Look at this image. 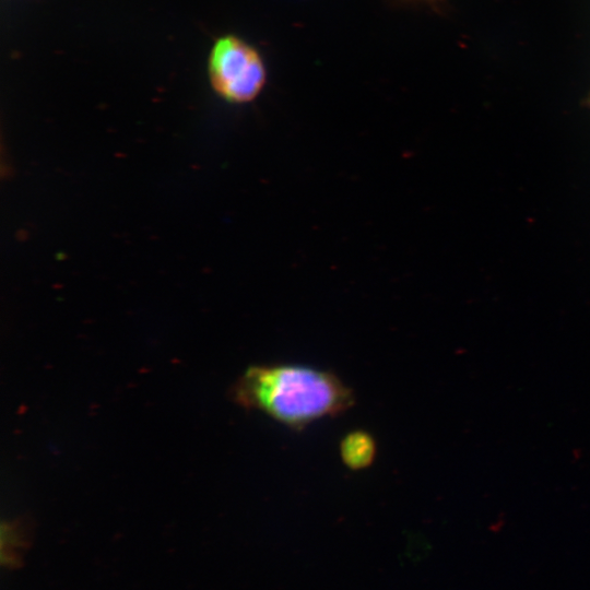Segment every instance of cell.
Here are the masks:
<instances>
[{
  "instance_id": "6da1fadb",
  "label": "cell",
  "mask_w": 590,
  "mask_h": 590,
  "mask_svg": "<svg viewBox=\"0 0 590 590\" xmlns=\"http://www.w3.org/2000/svg\"><path fill=\"white\" fill-rule=\"evenodd\" d=\"M234 400L292 429L337 416L354 404L353 391L333 373L298 364L253 365L233 389Z\"/></svg>"
},
{
  "instance_id": "7a4b0ae2",
  "label": "cell",
  "mask_w": 590,
  "mask_h": 590,
  "mask_svg": "<svg viewBox=\"0 0 590 590\" xmlns=\"http://www.w3.org/2000/svg\"><path fill=\"white\" fill-rule=\"evenodd\" d=\"M208 73L216 94L234 104L253 101L267 82V67L260 51L232 34L214 42L209 55Z\"/></svg>"
},
{
  "instance_id": "277c9868",
  "label": "cell",
  "mask_w": 590,
  "mask_h": 590,
  "mask_svg": "<svg viewBox=\"0 0 590 590\" xmlns=\"http://www.w3.org/2000/svg\"><path fill=\"white\" fill-rule=\"evenodd\" d=\"M410 1L425 2V3H434V2H437L438 0H410Z\"/></svg>"
},
{
  "instance_id": "3957f363",
  "label": "cell",
  "mask_w": 590,
  "mask_h": 590,
  "mask_svg": "<svg viewBox=\"0 0 590 590\" xmlns=\"http://www.w3.org/2000/svg\"><path fill=\"white\" fill-rule=\"evenodd\" d=\"M376 450L374 437L364 430L349 433L340 445L341 459L352 470L369 467L374 462Z\"/></svg>"
}]
</instances>
